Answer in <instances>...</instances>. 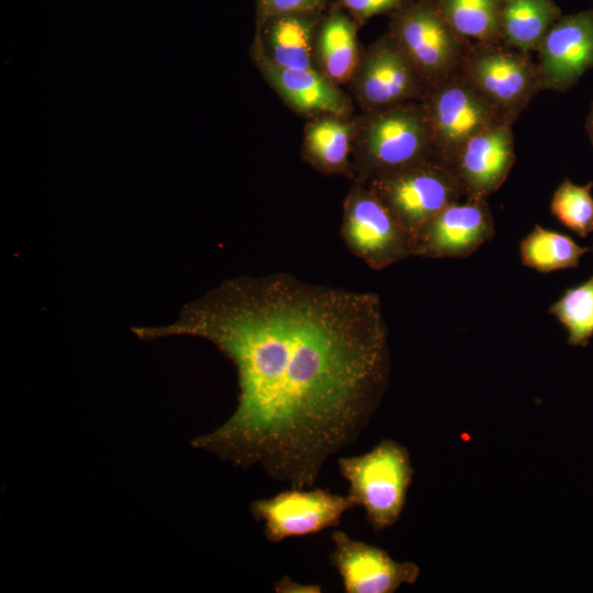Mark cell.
Listing matches in <instances>:
<instances>
[{"instance_id": "obj_24", "label": "cell", "mask_w": 593, "mask_h": 593, "mask_svg": "<svg viewBox=\"0 0 593 593\" xmlns=\"http://www.w3.org/2000/svg\"><path fill=\"white\" fill-rule=\"evenodd\" d=\"M337 0H256V25L272 16L300 13L325 12Z\"/></svg>"}, {"instance_id": "obj_1", "label": "cell", "mask_w": 593, "mask_h": 593, "mask_svg": "<svg viewBox=\"0 0 593 593\" xmlns=\"http://www.w3.org/2000/svg\"><path fill=\"white\" fill-rule=\"evenodd\" d=\"M132 331L216 346L236 369L237 405L192 445L235 466H260L289 488H313L327 459L367 426L389 382L380 296L286 272L225 280L174 323Z\"/></svg>"}, {"instance_id": "obj_9", "label": "cell", "mask_w": 593, "mask_h": 593, "mask_svg": "<svg viewBox=\"0 0 593 593\" xmlns=\"http://www.w3.org/2000/svg\"><path fill=\"white\" fill-rule=\"evenodd\" d=\"M349 86L362 112L422 101L429 90L389 32L362 52Z\"/></svg>"}, {"instance_id": "obj_3", "label": "cell", "mask_w": 593, "mask_h": 593, "mask_svg": "<svg viewBox=\"0 0 593 593\" xmlns=\"http://www.w3.org/2000/svg\"><path fill=\"white\" fill-rule=\"evenodd\" d=\"M348 495L365 511L374 532L396 523L406 503L414 469L406 447L383 439L366 454L337 460Z\"/></svg>"}, {"instance_id": "obj_14", "label": "cell", "mask_w": 593, "mask_h": 593, "mask_svg": "<svg viewBox=\"0 0 593 593\" xmlns=\"http://www.w3.org/2000/svg\"><path fill=\"white\" fill-rule=\"evenodd\" d=\"M512 123H501L469 138L452 167L466 199H486L506 180L515 163Z\"/></svg>"}, {"instance_id": "obj_4", "label": "cell", "mask_w": 593, "mask_h": 593, "mask_svg": "<svg viewBox=\"0 0 593 593\" xmlns=\"http://www.w3.org/2000/svg\"><path fill=\"white\" fill-rule=\"evenodd\" d=\"M460 72L512 124L542 90L530 54L502 42L467 45Z\"/></svg>"}, {"instance_id": "obj_26", "label": "cell", "mask_w": 593, "mask_h": 593, "mask_svg": "<svg viewBox=\"0 0 593 593\" xmlns=\"http://www.w3.org/2000/svg\"><path fill=\"white\" fill-rule=\"evenodd\" d=\"M275 592L277 593H320L322 588L320 585H303L292 581L290 578L284 577L275 582Z\"/></svg>"}, {"instance_id": "obj_16", "label": "cell", "mask_w": 593, "mask_h": 593, "mask_svg": "<svg viewBox=\"0 0 593 593\" xmlns=\"http://www.w3.org/2000/svg\"><path fill=\"white\" fill-rule=\"evenodd\" d=\"M325 12L288 13L256 25L253 56L283 68H316L315 41Z\"/></svg>"}, {"instance_id": "obj_19", "label": "cell", "mask_w": 593, "mask_h": 593, "mask_svg": "<svg viewBox=\"0 0 593 593\" xmlns=\"http://www.w3.org/2000/svg\"><path fill=\"white\" fill-rule=\"evenodd\" d=\"M560 16L561 11L552 0H501V41L524 53L537 52Z\"/></svg>"}, {"instance_id": "obj_11", "label": "cell", "mask_w": 593, "mask_h": 593, "mask_svg": "<svg viewBox=\"0 0 593 593\" xmlns=\"http://www.w3.org/2000/svg\"><path fill=\"white\" fill-rule=\"evenodd\" d=\"M495 234L486 199H462L443 209L413 237V256L467 258Z\"/></svg>"}, {"instance_id": "obj_22", "label": "cell", "mask_w": 593, "mask_h": 593, "mask_svg": "<svg viewBox=\"0 0 593 593\" xmlns=\"http://www.w3.org/2000/svg\"><path fill=\"white\" fill-rule=\"evenodd\" d=\"M549 313L566 328L569 345L586 347L593 337V272L584 282L568 288Z\"/></svg>"}, {"instance_id": "obj_27", "label": "cell", "mask_w": 593, "mask_h": 593, "mask_svg": "<svg viewBox=\"0 0 593 593\" xmlns=\"http://www.w3.org/2000/svg\"><path fill=\"white\" fill-rule=\"evenodd\" d=\"M585 131L588 134V137L593 146V102H591L589 113L586 115L585 120Z\"/></svg>"}, {"instance_id": "obj_23", "label": "cell", "mask_w": 593, "mask_h": 593, "mask_svg": "<svg viewBox=\"0 0 593 593\" xmlns=\"http://www.w3.org/2000/svg\"><path fill=\"white\" fill-rule=\"evenodd\" d=\"M592 188V181L581 186L564 178L550 201L551 214L582 238L593 232Z\"/></svg>"}, {"instance_id": "obj_12", "label": "cell", "mask_w": 593, "mask_h": 593, "mask_svg": "<svg viewBox=\"0 0 593 593\" xmlns=\"http://www.w3.org/2000/svg\"><path fill=\"white\" fill-rule=\"evenodd\" d=\"M542 90L566 92L593 68V9L561 15L537 49Z\"/></svg>"}, {"instance_id": "obj_2", "label": "cell", "mask_w": 593, "mask_h": 593, "mask_svg": "<svg viewBox=\"0 0 593 593\" xmlns=\"http://www.w3.org/2000/svg\"><path fill=\"white\" fill-rule=\"evenodd\" d=\"M355 124L354 182L439 159L422 101L363 112Z\"/></svg>"}, {"instance_id": "obj_15", "label": "cell", "mask_w": 593, "mask_h": 593, "mask_svg": "<svg viewBox=\"0 0 593 593\" xmlns=\"http://www.w3.org/2000/svg\"><path fill=\"white\" fill-rule=\"evenodd\" d=\"M254 59L270 87L294 112L311 118H351L350 98L317 68H283L260 57Z\"/></svg>"}, {"instance_id": "obj_5", "label": "cell", "mask_w": 593, "mask_h": 593, "mask_svg": "<svg viewBox=\"0 0 593 593\" xmlns=\"http://www.w3.org/2000/svg\"><path fill=\"white\" fill-rule=\"evenodd\" d=\"M409 231L412 238L447 205L465 198L452 167L427 160L365 183Z\"/></svg>"}, {"instance_id": "obj_28", "label": "cell", "mask_w": 593, "mask_h": 593, "mask_svg": "<svg viewBox=\"0 0 593 593\" xmlns=\"http://www.w3.org/2000/svg\"><path fill=\"white\" fill-rule=\"evenodd\" d=\"M592 253H593V246H592Z\"/></svg>"}, {"instance_id": "obj_18", "label": "cell", "mask_w": 593, "mask_h": 593, "mask_svg": "<svg viewBox=\"0 0 593 593\" xmlns=\"http://www.w3.org/2000/svg\"><path fill=\"white\" fill-rule=\"evenodd\" d=\"M355 130L351 118H313L304 131L303 158L322 174L353 178Z\"/></svg>"}, {"instance_id": "obj_25", "label": "cell", "mask_w": 593, "mask_h": 593, "mask_svg": "<svg viewBox=\"0 0 593 593\" xmlns=\"http://www.w3.org/2000/svg\"><path fill=\"white\" fill-rule=\"evenodd\" d=\"M357 23L394 12L410 4L412 0H337L336 1Z\"/></svg>"}, {"instance_id": "obj_13", "label": "cell", "mask_w": 593, "mask_h": 593, "mask_svg": "<svg viewBox=\"0 0 593 593\" xmlns=\"http://www.w3.org/2000/svg\"><path fill=\"white\" fill-rule=\"evenodd\" d=\"M329 563L338 572L346 593H393L403 584H413L419 568L413 562L394 560L374 545L350 538L335 530Z\"/></svg>"}, {"instance_id": "obj_10", "label": "cell", "mask_w": 593, "mask_h": 593, "mask_svg": "<svg viewBox=\"0 0 593 593\" xmlns=\"http://www.w3.org/2000/svg\"><path fill=\"white\" fill-rule=\"evenodd\" d=\"M356 506L348 494L339 495L322 488H289L272 497L254 501L250 513L264 523L266 539L278 544L336 527L344 513Z\"/></svg>"}, {"instance_id": "obj_21", "label": "cell", "mask_w": 593, "mask_h": 593, "mask_svg": "<svg viewBox=\"0 0 593 593\" xmlns=\"http://www.w3.org/2000/svg\"><path fill=\"white\" fill-rule=\"evenodd\" d=\"M451 29L467 43L501 41V0H435Z\"/></svg>"}, {"instance_id": "obj_20", "label": "cell", "mask_w": 593, "mask_h": 593, "mask_svg": "<svg viewBox=\"0 0 593 593\" xmlns=\"http://www.w3.org/2000/svg\"><path fill=\"white\" fill-rule=\"evenodd\" d=\"M589 250L572 237L538 224L519 243L522 264L541 273L578 268Z\"/></svg>"}, {"instance_id": "obj_6", "label": "cell", "mask_w": 593, "mask_h": 593, "mask_svg": "<svg viewBox=\"0 0 593 593\" xmlns=\"http://www.w3.org/2000/svg\"><path fill=\"white\" fill-rule=\"evenodd\" d=\"M429 89L460 70L468 43L451 29L435 0L392 12L389 31Z\"/></svg>"}, {"instance_id": "obj_8", "label": "cell", "mask_w": 593, "mask_h": 593, "mask_svg": "<svg viewBox=\"0 0 593 593\" xmlns=\"http://www.w3.org/2000/svg\"><path fill=\"white\" fill-rule=\"evenodd\" d=\"M436 156L451 164L472 136L505 121L460 70L422 100Z\"/></svg>"}, {"instance_id": "obj_17", "label": "cell", "mask_w": 593, "mask_h": 593, "mask_svg": "<svg viewBox=\"0 0 593 593\" xmlns=\"http://www.w3.org/2000/svg\"><path fill=\"white\" fill-rule=\"evenodd\" d=\"M357 32L358 23L337 2L325 11L320 23L315 67L338 86L349 83L360 60Z\"/></svg>"}, {"instance_id": "obj_7", "label": "cell", "mask_w": 593, "mask_h": 593, "mask_svg": "<svg viewBox=\"0 0 593 593\" xmlns=\"http://www.w3.org/2000/svg\"><path fill=\"white\" fill-rule=\"evenodd\" d=\"M339 234L346 248L373 270L413 256L412 235L365 183L349 189Z\"/></svg>"}]
</instances>
